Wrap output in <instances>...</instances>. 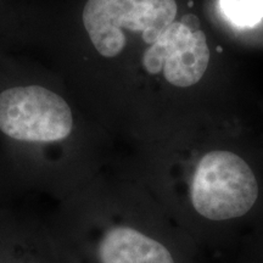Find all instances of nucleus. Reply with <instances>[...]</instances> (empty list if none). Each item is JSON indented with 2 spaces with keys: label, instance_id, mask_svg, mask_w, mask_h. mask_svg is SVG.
<instances>
[{
  "label": "nucleus",
  "instance_id": "f257e3e1",
  "mask_svg": "<svg viewBox=\"0 0 263 263\" xmlns=\"http://www.w3.org/2000/svg\"><path fill=\"white\" fill-rule=\"evenodd\" d=\"M10 55L0 59V195L59 202L99 172L81 105L48 68Z\"/></svg>",
  "mask_w": 263,
  "mask_h": 263
},
{
  "label": "nucleus",
  "instance_id": "f03ea898",
  "mask_svg": "<svg viewBox=\"0 0 263 263\" xmlns=\"http://www.w3.org/2000/svg\"><path fill=\"white\" fill-rule=\"evenodd\" d=\"M138 203L100 172L51 203L52 224L72 263H205L178 224Z\"/></svg>",
  "mask_w": 263,
  "mask_h": 263
},
{
  "label": "nucleus",
  "instance_id": "7ed1b4c3",
  "mask_svg": "<svg viewBox=\"0 0 263 263\" xmlns=\"http://www.w3.org/2000/svg\"><path fill=\"white\" fill-rule=\"evenodd\" d=\"M188 193L194 216L201 222L195 242L205 254L232 246L226 226L242 221L254 211L261 188L242 157L232 151L213 150L197 161Z\"/></svg>",
  "mask_w": 263,
  "mask_h": 263
},
{
  "label": "nucleus",
  "instance_id": "20e7f679",
  "mask_svg": "<svg viewBox=\"0 0 263 263\" xmlns=\"http://www.w3.org/2000/svg\"><path fill=\"white\" fill-rule=\"evenodd\" d=\"M0 263H72L55 232L50 209L0 196Z\"/></svg>",
  "mask_w": 263,
  "mask_h": 263
},
{
  "label": "nucleus",
  "instance_id": "39448f33",
  "mask_svg": "<svg viewBox=\"0 0 263 263\" xmlns=\"http://www.w3.org/2000/svg\"><path fill=\"white\" fill-rule=\"evenodd\" d=\"M209 62L205 33L192 29L183 21H174L145 49L140 65L146 74H162L174 87L186 88L201 80Z\"/></svg>",
  "mask_w": 263,
  "mask_h": 263
},
{
  "label": "nucleus",
  "instance_id": "423d86ee",
  "mask_svg": "<svg viewBox=\"0 0 263 263\" xmlns=\"http://www.w3.org/2000/svg\"><path fill=\"white\" fill-rule=\"evenodd\" d=\"M221 9L227 18L239 27H254L263 18V15L251 11L239 0H221Z\"/></svg>",
  "mask_w": 263,
  "mask_h": 263
},
{
  "label": "nucleus",
  "instance_id": "0eeeda50",
  "mask_svg": "<svg viewBox=\"0 0 263 263\" xmlns=\"http://www.w3.org/2000/svg\"><path fill=\"white\" fill-rule=\"evenodd\" d=\"M241 263H263V230L254 233L240 245Z\"/></svg>",
  "mask_w": 263,
  "mask_h": 263
},
{
  "label": "nucleus",
  "instance_id": "6e6552de",
  "mask_svg": "<svg viewBox=\"0 0 263 263\" xmlns=\"http://www.w3.org/2000/svg\"><path fill=\"white\" fill-rule=\"evenodd\" d=\"M240 3L252 11L263 15V0H240Z\"/></svg>",
  "mask_w": 263,
  "mask_h": 263
},
{
  "label": "nucleus",
  "instance_id": "1a4fd4ad",
  "mask_svg": "<svg viewBox=\"0 0 263 263\" xmlns=\"http://www.w3.org/2000/svg\"><path fill=\"white\" fill-rule=\"evenodd\" d=\"M15 48H16L15 45L12 44L9 39H6L0 35V59L6 57V55L11 54V50Z\"/></svg>",
  "mask_w": 263,
  "mask_h": 263
}]
</instances>
